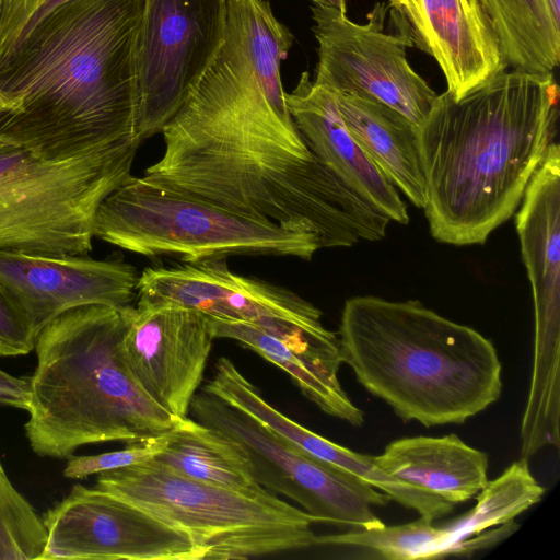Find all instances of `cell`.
I'll return each mask as SVG.
<instances>
[{"label":"cell","instance_id":"24","mask_svg":"<svg viewBox=\"0 0 560 560\" xmlns=\"http://www.w3.org/2000/svg\"><path fill=\"white\" fill-rule=\"evenodd\" d=\"M278 434L305 453L350 472L390 500L416 511L421 517L435 522L453 512L455 505L423 489L396 479L382 471L373 456L355 453L311 431L290 418L278 425Z\"/></svg>","mask_w":560,"mask_h":560},{"label":"cell","instance_id":"11","mask_svg":"<svg viewBox=\"0 0 560 560\" xmlns=\"http://www.w3.org/2000/svg\"><path fill=\"white\" fill-rule=\"evenodd\" d=\"M311 11L318 43L314 84L382 103L418 128L438 94L409 65L413 45L392 12L396 32L385 30L387 4L375 3L365 23L335 8L313 3Z\"/></svg>","mask_w":560,"mask_h":560},{"label":"cell","instance_id":"21","mask_svg":"<svg viewBox=\"0 0 560 560\" xmlns=\"http://www.w3.org/2000/svg\"><path fill=\"white\" fill-rule=\"evenodd\" d=\"M150 460L176 475L208 485L244 492L264 490L234 441L189 417L170 431L165 447Z\"/></svg>","mask_w":560,"mask_h":560},{"label":"cell","instance_id":"5","mask_svg":"<svg viewBox=\"0 0 560 560\" xmlns=\"http://www.w3.org/2000/svg\"><path fill=\"white\" fill-rule=\"evenodd\" d=\"M127 306L75 307L38 334L25 424L37 455L69 458L88 444L142 442L182 421L139 387L122 360Z\"/></svg>","mask_w":560,"mask_h":560},{"label":"cell","instance_id":"26","mask_svg":"<svg viewBox=\"0 0 560 560\" xmlns=\"http://www.w3.org/2000/svg\"><path fill=\"white\" fill-rule=\"evenodd\" d=\"M46 538L43 521L11 483L0 462V560L40 559Z\"/></svg>","mask_w":560,"mask_h":560},{"label":"cell","instance_id":"4","mask_svg":"<svg viewBox=\"0 0 560 560\" xmlns=\"http://www.w3.org/2000/svg\"><path fill=\"white\" fill-rule=\"evenodd\" d=\"M342 363L404 421L459 424L495 402L502 365L492 341L420 301H346L337 332Z\"/></svg>","mask_w":560,"mask_h":560},{"label":"cell","instance_id":"1","mask_svg":"<svg viewBox=\"0 0 560 560\" xmlns=\"http://www.w3.org/2000/svg\"><path fill=\"white\" fill-rule=\"evenodd\" d=\"M223 44L164 126L144 176L243 215L313 233L323 248L380 241L389 219L307 147L285 104L280 65L293 34L267 0H226Z\"/></svg>","mask_w":560,"mask_h":560},{"label":"cell","instance_id":"7","mask_svg":"<svg viewBox=\"0 0 560 560\" xmlns=\"http://www.w3.org/2000/svg\"><path fill=\"white\" fill-rule=\"evenodd\" d=\"M93 233L128 252L182 262L229 256L310 260L323 248L313 233L240 214L144 175H130L102 201Z\"/></svg>","mask_w":560,"mask_h":560},{"label":"cell","instance_id":"18","mask_svg":"<svg viewBox=\"0 0 560 560\" xmlns=\"http://www.w3.org/2000/svg\"><path fill=\"white\" fill-rule=\"evenodd\" d=\"M515 228L532 287L534 339L560 340V149L550 143L532 176Z\"/></svg>","mask_w":560,"mask_h":560},{"label":"cell","instance_id":"28","mask_svg":"<svg viewBox=\"0 0 560 560\" xmlns=\"http://www.w3.org/2000/svg\"><path fill=\"white\" fill-rule=\"evenodd\" d=\"M168 433L170 431L142 442L130 443L127 447L118 451L96 455H72L68 458L63 476L69 479H84L103 471L145 462L165 447Z\"/></svg>","mask_w":560,"mask_h":560},{"label":"cell","instance_id":"19","mask_svg":"<svg viewBox=\"0 0 560 560\" xmlns=\"http://www.w3.org/2000/svg\"><path fill=\"white\" fill-rule=\"evenodd\" d=\"M373 458L385 474L454 505L477 495L489 481L488 455L456 434L398 439Z\"/></svg>","mask_w":560,"mask_h":560},{"label":"cell","instance_id":"30","mask_svg":"<svg viewBox=\"0 0 560 560\" xmlns=\"http://www.w3.org/2000/svg\"><path fill=\"white\" fill-rule=\"evenodd\" d=\"M30 401V378L16 377L0 370V406L28 410Z\"/></svg>","mask_w":560,"mask_h":560},{"label":"cell","instance_id":"3","mask_svg":"<svg viewBox=\"0 0 560 560\" xmlns=\"http://www.w3.org/2000/svg\"><path fill=\"white\" fill-rule=\"evenodd\" d=\"M144 5L71 0L49 13L0 68V89L20 103L0 127L61 155L137 139Z\"/></svg>","mask_w":560,"mask_h":560},{"label":"cell","instance_id":"31","mask_svg":"<svg viewBox=\"0 0 560 560\" xmlns=\"http://www.w3.org/2000/svg\"><path fill=\"white\" fill-rule=\"evenodd\" d=\"M20 103L7 95L1 89H0V117L8 114L19 110Z\"/></svg>","mask_w":560,"mask_h":560},{"label":"cell","instance_id":"14","mask_svg":"<svg viewBox=\"0 0 560 560\" xmlns=\"http://www.w3.org/2000/svg\"><path fill=\"white\" fill-rule=\"evenodd\" d=\"M122 360L139 387L178 420L203 378L214 337L209 317L170 303L128 305Z\"/></svg>","mask_w":560,"mask_h":560},{"label":"cell","instance_id":"6","mask_svg":"<svg viewBox=\"0 0 560 560\" xmlns=\"http://www.w3.org/2000/svg\"><path fill=\"white\" fill-rule=\"evenodd\" d=\"M139 144L122 138L61 155L0 127V250L88 255L96 211L131 175Z\"/></svg>","mask_w":560,"mask_h":560},{"label":"cell","instance_id":"32","mask_svg":"<svg viewBox=\"0 0 560 560\" xmlns=\"http://www.w3.org/2000/svg\"><path fill=\"white\" fill-rule=\"evenodd\" d=\"M314 4L335 8L342 12H347V0H312Z\"/></svg>","mask_w":560,"mask_h":560},{"label":"cell","instance_id":"29","mask_svg":"<svg viewBox=\"0 0 560 560\" xmlns=\"http://www.w3.org/2000/svg\"><path fill=\"white\" fill-rule=\"evenodd\" d=\"M36 338L27 317L0 283V357L30 353Z\"/></svg>","mask_w":560,"mask_h":560},{"label":"cell","instance_id":"8","mask_svg":"<svg viewBox=\"0 0 560 560\" xmlns=\"http://www.w3.org/2000/svg\"><path fill=\"white\" fill-rule=\"evenodd\" d=\"M96 487L189 535L202 560L249 559L316 545L315 518L266 489L208 485L150 459L98 474Z\"/></svg>","mask_w":560,"mask_h":560},{"label":"cell","instance_id":"27","mask_svg":"<svg viewBox=\"0 0 560 560\" xmlns=\"http://www.w3.org/2000/svg\"><path fill=\"white\" fill-rule=\"evenodd\" d=\"M69 1L71 0H2L0 68L15 55L40 21Z\"/></svg>","mask_w":560,"mask_h":560},{"label":"cell","instance_id":"17","mask_svg":"<svg viewBox=\"0 0 560 560\" xmlns=\"http://www.w3.org/2000/svg\"><path fill=\"white\" fill-rule=\"evenodd\" d=\"M289 113L313 154L342 184L374 209L407 224V207L393 183L365 154L347 129L331 91L314 84L303 72L285 92Z\"/></svg>","mask_w":560,"mask_h":560},{"label":"cell","instance_id":"20","mask_svg":"<svg viewBox=\"0 0 560 560\" xmlns=\"http://www.w3.org/2000/svg\"><path fill=\"white\" fill-rule=\"evenodd\" d=\"M331 92L347 129L361 149L415 207L423 209L427 190L418 128L382 103Z\"/></svg>","mask_w":560,"mask_h":560},{"label":"cell","instance_id":"12","mask_svg":"<svg viewBox=\"0 0 560 560\" xmlns=\"http://www.w3.org/2000/svg\"><path fill=\"white\" fill-rule=\"evenodd\" d=\"M226 0H145L138 39L136 136L161 133L219 52Z\"/></svg>","mask_w":560,"mask_h":560},{"label":"cell","instance_id":"23","mask_svg":"<svg viewBox=\"0 0 560 560\" xmlns=\"http://www.w3.org/2000/svg\"><path fill=\"white\" fill-rule=\"evenodd\" d=\"M209 325L214 339L235 340L287 372L325 413L355 427L363 424V411L351 401L341 384L329 382L278 338L243 322L209 317Z\"/></svg>","mask_w":560,"mask_h":560},{"label":"cell","instance_id":"15","mask_svg":"<svg viewBox=\"0 0 560 560\" xmlns=\"http://www.w3.org/2000/svg\"><path fill=\"white\" fill-rule=\"evenodd\" d=\"M139 275L121 259L0 250V283L35 334L52 319L85 305H130Z\"/></svg>","mask_w":560,"mask_h":560},{"label":"cell","instance_id":"25","mask_svg":"<svg viewBox=\"0 0 560 560\" xmlns=\"http://www.w3.org/2000/svg\"><path fill=\"white\" fill-rule=\"evenodd\" d=\"M544 488L533 476L527 459L512 463L498 478L488 481L478 493L476 505L464 515L444 524L454 555L472 553L474 536L514 518L538 503Z\"/></svg>","mask_w":560,"mask_h":560},{"label":"cell","instance_id":"2","mask_svg":"<svg viewBox=\"0 0 560 560\" xmlns=\"http://www.w3.org/2000/svg\"><path fill=\"white\" fill-rule=\"evenodd\" d=\"M553 72L503 71L455 100L436 96L417 129L423 208L439 242L483 244L518 208L556 132Z\"/></svg>","mask_w":560,"mask_h":560},{"label":"cell","instance_id":"9","mask_svg":"<svg viewBox=\"0 0 560 560\" xmlns=\"http://www.w3.org/2000/svg\"><path fill=\"white\" fill-rule=\"evenodd\" d=\"M136 298L250 324L281 340L329 382L340 383L338 336L323 325L322 312L283 287L231 271L225 258L149 267L139 276Z\"/></svg>","mask_w":560,"mask_h":560},{"label":"cell","instance_id":"33","mask_svg":"<svg viewBox=\"0 0 560 560\" xmlns=\"http://www.w3.org/2000/svg\"><path fill=\"white\" fill-rule=\"evenodd\" d=\"M548 3L555 20L560 23V0H548Z\"/></svg>","mask_w":560,"mask_h":560},{"label":"cell","instance_id":"13","mask_svg":"<svg viewBox=\"0 0 560 560\" xmlns=\"http://www.w3.org/2000/svg\"><path fill=\"white\" fill-rule=\"evenodd\" d=\"M40 560H202L192 538L100 488L74 485L43 517Z\"/></svg>","mask_w":560,"mask_h":560},{"label":"cell","instance_id":"22","mask_svg":"<svg viewBox=\"0 0 560 560\" xmlns=\"http://www.w3.org/2000/svg\"><path fill=\"white\" fill-rule=\"evenodd\" d=\"M497 34L508 67L548 73L560 62V23L548 0H478Z\"/></svg>","mask_w":560,"mask_h":560},{"label":"cell","instance_id":"10","mask_svg":"<svg viewBox=\"0 0 560 560\" xmlns=\"http://www.w3.org/2000/svg\"><path fill=\"white\" fill-rule=\"evenodd\" d=\"M189 412L241 447L260 487L294 501L316 523L348 530L385 525L372 508L385 506L390 498L357 476L305 453L203 389L195 394Z\"/></svg>","mask_w":560,"mask_h":560},{"label":"cell","instance_id":"16","mask_svg":"<svg viewBox=\"0 0 560 560\" xmlns=\"http://www.w3.org/2000/svg\"><path fill=\"white\" fill-rule=\"evenodd\" d=\"M387 7L412 45L438 62L455 100L509 68L478 0H387Z\"/></svg>","mask_w":560,"mask_h":560},{"label":"cell","instance_id":"34","mask_svg":"<svg viewBox=\"0 0 560 560\" xmlns=\"http://www.w3.org/2000/svg\"><path fill=\"white\" fill-rule=\"evenodd\" d=\"M1 9H2V0H0V22H1Z\"/></svg>","mask_w":560,"mask_h":560}]
</instances>
